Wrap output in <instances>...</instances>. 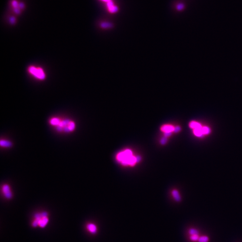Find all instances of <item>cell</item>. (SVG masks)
Here are the masks:
<instances>
[{
  "label": "cell",
  "instance_id": "cell-1",
  "mask_svg": "<svg viewBox=\"0 0 242 242\" xmlns=\"http://www.w3.org/2000/svg\"><path fill=\"white\" fill-rule=\"evenodd\" d=\"M51 126L54 127L58 132L69 133L76 129L75 121L69 118H62L58 117L51 118L49 120Z\"/></svg>",
  "mask_w": 242,
  "mask_h": 242
},
{
  "label": "cell",
  "instance_id": "cell-2",
  "mask_svg": "<svg viewBox=\"0 0 242 242\" xmlns=\"http://www.w3.org/2000/svg\"><path fill=\"white\" fill-rule=\"evenodd\" d=\"M117 159L124 166H134L137 163L136 157L133 156L132 151L129 149L118 153L117 155Z\"/></svg>",
  "mask_w": 242,
  "mask_h": 242
},
{
  "label": "cell",
  "instance_id": "cell-3",
  "mask_svg": "<svg viewBox=\"0 0 242 242\" xmlns=\"http://www.w3.org/2000/svg\"><path fill=\"white\" fill-rule=\"evenodd\" d=\"M27 71L31 76L40 81H44L47 77L44 69L40 66H30L28 67Z\"/></svg>",
  "mask_w": 242,
  "mask_h": 242
},
{
  "label": "cell",
  "instance_id": "cell-4",
  "mask_svg": "<svg viewBox=\"0 0 242 242\" xmlns=\"http://www.w3.org/2000/svg\"><path fill=\"white\" fill-rule=\"evenodd\" d=\"M1 191L5 198L10 199L12 197V192L10 186L8 184H4L1 187Z\"/></svg>",
  "mask_w": 242,
  "mask_h": 242
},
{
  "label": "cell",
  "instance_id": "cell-5",
  "mask_svg": "<svg viewBox=\"0 0 242 242\" xmlns=\"http://www.w3.org/2000/svg\"><path fill=\"white\" fill-rule=\"evenodd\" d=\"M106 6L108 12L110 14H115L119 11V7L114 4L113 0L107 2Z\"/></svg>",
  "mask_w": 242,
  "mask_h": 242
},
{
  "label": "cell",
  "instance_id": "cell-6",
  "mask_svg": "<svg viewBox=\"0 0 242 242\" xmlns=\"http://www.w3.org/2000/svg\"><path fill=\"white\" fill-rule=\"evenodd\" d=\"M12 143L11 142L5 139H1L0 141V145L1 147L4 148H9L12 147Z\"/></svg>",
  "mask_w": 242,
  "mask_h": 242
},
{
  "label": "cell",
  "instance_id": "cell-7",
  "mask_svg": "<svg viewBox=\"0 0 242 242\" xmlns=\"http://www.w3.org/2000/svg\"><path fill=\"white\" fill-rule=\"evenodd\" d=\"M174 127L171 125H164L161 127V131L164 133L173 132Z\"/></svg>",
  "mask_w": 242,
  "mask_h": 242
},
{
  "label": "cell",
  "instance_id": "cell-8",
  "mask_svg": "<svg viewBox=\"0 0 242 242\" xmlns=\"http://www.w3.org/2000/svg\"><path fill=\"white\" fill-rule=\"evenodd\" d=\"M87 227L88 231L92 234H96L97 231V227L93 223L88 224L87 225Z\"/></svg>",
  "mask_w": 242,
  "mask_h": 242
},
{
  "label": "cell",
  "instance_id": "cell-9",
  "mask_svg": "<svg viewBox=\"0 0 242 242\" xmlns=\"http://www.w3.org/2000/svg\"><path fill=\"white\" fill-rule=\"evenodd\" d=\"M190 127L192 129H201L202 128V126L201 123L196 122L195 121H192L189 124Z\"/></svg>",
  "mask_w": 242,
  "mask_h": 242
},
{
  "label": "cell",
  "instance_id": "cell-10",
  "mask_svg": "<svg viewBox=\"0 0 242 242\" xmlns=\"http://www.w3.org/2000/svg\"><path fill=\"white\" fill-rule=\"evenodd\" d=\"M172 195L173 196L174 200L177 202L181 201V198L179 192L176 190H173L172 192Z\"/></svg>",
  "mask_w": 242,
  "mask_h": 242
},
{
  "label": "cell",
  "instance_id": "cell-11",
  "mask_svg": "<svg viewBox=\"0 0 242 242\" xmlns=\"http://www.w3.org/2000/svg\"><path fill=\"white\" fill-rule=\"evenodd\" d=\"M193 133L195 136L197 137H202L204 134L202 131V128L201 129H195L193 130Z\"/></svg>",
  "mask_w": 242,
  "mask_h": 242
},
{
  "label": "cell",
  "instance_id": "cell-12",
  "mask_svg": "<svg viewBox=\"0 0 242 242\" xmlns=\"http://www.w3.org/2000/svg\"><path fill=\"white\" fill-rule=\"evenodd\" d=\"M188 234L190 235H199V231L197 229L195 228H191L188 230Z\"/></svg>",
  "mask_w": 242,
  "mask_h": 242
},
{
  "label": "cell",
  "instance_id": "cell-13",
  "mask_svg": "<svg viewBox=\"0 0 242 242\" xmlns=\"http://www.w3.org/2000/svg\"><path fill=\"white\" fill-rule=\"evenodd\" d=\"M202 131L204 135H208L210 133L211 129H210L209 127H208L207 126H204V127H202Z\"/></svg>",
  "mask_w": 242,
  "mask_h": 242
},
{
  "label": "cell",
  "instance_id": "cell-14",
  "mask_svg": "<svg viewBox=\"0 0 242 242\" xmlns=\"http://www.w3.org/2000/svg\"><path fill=\"white\" fill-rule=\"evenodd\" d=\"M185 5L182 3H179L176 5V9L179 11H181L184 9Z\"/></svg>",
  "mask_w": 242,
  "mask_h": 242
},
{
  "label": "cell",
  "instance_id": "cell-15",
  "mask_svg": "<svg viewBox=\"0 0 242 242\" xmlns=\"http://www.w3.org/2000/svg\"><path fill=\"white\" fill-rule=\"evenodd\" d=\"M209 241V238L207 236H201L199 237L198 239L199 242H208Z\"/></svg>",
  "mask_w": 242,
  "mask_h": 242
},
{
  "label": "cell",
  "instance_id": "cell-16",
  "mask_svg": "<svg viewBox=\"0 0 242 242\" xmlns=\"http://www.w3.org/2000/svg\"><path fill=\"white\" fill-rule=\"evenodd\" d=\"M101 27L104 28H111L112 27V23L109 22H103L101 24Z\"/></svg>",
  "mask_w": 242,
  "mask_h": 242
},
{
  "label": "cell",
  "instance_id": "cell-17",
  "mask_svg": "<svg viewBox=\"0 0 242 242\" xmlns=\"http://www.w3.org/2000/svg\"><path fill=\"white\" fill-rule=\"evenodd\" d=\"M199 237H199V235H190V239L192 241L196 242V241H198Z\"/></svg>",
  "mask_w": 242,
  "mask_h": 242
},
{
  "label": "cell",
  "instance_id": "cell-18",
  "mask_svg": "<svg viewBox=\"0 0 242 242\" xmlns=\"http://www.w3.org/2000/svg\"><path fill=\"white\" fill-rule=\"evenodd\" d=\"M167 141V138L164 136L161 138L160 140V144L162 145H165L166 144Z\"/></svg>",
  "mask_w": 242,
  "mask_h": 242
},
{
  "label": "cell",
  "instance_id": "cell-19",
  "mask_svg": "<svg viewBox=\"0 0 242 242\" xmlns=\"http://www.w3.org/2000/svg\"><path fill=\"white\" fill-rule=\"evenodd\" d=\"M181 128L180 126H176L175 127H174L173 132H175V133H178L181 131Z\"/></svg>",
  "mask_w": 242,
  "mask_h": 242
},
{
  "label": "cell",
  "instance_id": "cell-20",
  "mask_svg": "<svg viewBox=\"0 0 242 242\" xmlns=\"http://www.w3.org/2000/svg\"><path fill=\"white\" fill-rule=\"evenodd\" d=\"M172 132H166V133H164V136L168 138V137H170V136L172 135Z\"/></svg>",
  "mask_w": 242,
  "mask_h": 242
},
{
  "label": "cell",
  "instance_id": "cell-21",
  "mask_svg": "<svg viewBox=\"0 0 242 242\" xmlns=\"http://www.w3.org/2000/svg\"><path fill=\"white\" fill-rule=\"evenodd\" d=\"M102 0V1H104V2H106V3H107V2H109V1H111V0Z\"/></svg>",
  "mask_w": 242,
  "mask_h": 242
}]
</instances>
